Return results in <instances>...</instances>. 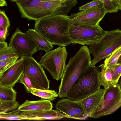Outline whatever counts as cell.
Returning a JSON list of instances; mask_svg holds the SVG:
<instances>
[{
  "instance_id": "obj_1",
  "label": "cell",
  "mask_w": 121,
  "mask_h": 121,
  "mask_svg": "<svg viewBox=\"0 0 121 121\" xmlns=\"http://www.w3.org/2000/svg\"><path fill=\"white\" fill-rule=\"evenodd\" d=\"M35 21L34 29L52 45L63 47L72 43L69 33L71 22L67 15L52 16Z\"/></svg>"
},
{
  "instance_id": "obj_2",
  "label": "cell",
  "mask_w": 121,
  "mask_h": 121,
  "mask_svg": "<svg viewBox=\"0 0 121 121\" xmlns=\"http://www.w3.org/2000/svg\"><path fill=\"white\" fill-rule=\"evenodd\" d=\"M91 65L90 53L86 46L80 48L71 58L61 78L58 95L59 98L66 97L69 91L78 77Z\"/></svg>"
},
{
  "instance_id": "obj_3",
  "label": "cell",
  "mask_w": 121,
  "mask_h": 121,
  "mask_svg": "<svg viewBox=\"0 0 121 121\" xmlns=\"http://www.w3.org/2000/svg\"><path fill=\"white\" fill-rule=\"evenodd\" d=\"M99 69L92 64L78 77L67 95V98L79 101L95 93L100 89L98 78Z\"/></svg>"
},
{
  "instance_id": "obj_4",
  "label": "cell",
  "mask_w": 121,
  "mask_h": 121,
  "mask_svg": "<svg viewBox=\"0 0 121 121\" xmlns=\"http://www.w3.org/2000/svg\"><path fill=\"white\" fill-rule=\"evenodd\" d=\"M121 47V31L119 29L106 31L97 42L89 45V51L94 56L91 60L93 66L106 58L113 52Z\"/></svg>"
},
{
  "instance_id": "obj_5",
  "label": "cell",
  "mask_w": 121,
  "mask_h": 121,
  "mask_svg": "<svg viewBox=\"0 0 121 121\" xmlns=\"http://www.w3.org/2000/svg\"><path fill=\"white\" fill-rule=\"evenodd\" d=\"M77 3V0L41 1L26 18L35 21L52 16H66Z\"/></svg>"
},
{
  "instance_id": "obj_6",
  "label": "cell",
  "mask_w": 121,
  "mask_h": 121,
  "mask_svg": "<svg viewBox=\"0 0 121 121\" xmlns=\"http://www.w3.org/2000/svg\"><path fill=\"white\" fill-rule=\"evenodd\" d=\"M68 54L65 47H59L46 52L41 57L39 63L50 73L53 79L58 81L65 68Z\"/></svg>"
},
{
  "instance_id": "obj_7",
  "label": "cell",
  "mask_w": 121,
  "mask_h": 121,
  "mask_svg": "<svg viewBox=\"0 0 121 121\" xmlns=\"http://www.w3.org/2000/svg\"><path fill=\"white\" fill-rule=\"evenodd\" d=\"M106 31L99 26H74L71 24L69 28L72 43L89 45L98 41Z\"/></svg>"
},
{
  "instance_id": "obj_8",
  "label": "cell",
  "mask_w": 121,
  "mask_h": 121,
  "mask_svg": "<svg viewBox=\"0 0 121 121\" xmlns=\"http://www.w3.org/2000/svg\"><path fill=\"white\" fill-rule=\"evenodd\" d=\"M121 106V84L117 83L106 89L102 102L96 109L92 118L96 119L111 114Z\"/></svg>"
},
{
  "instance_id": "obj_9",
  "label": "cell",
  "mask_w": 121,
  "mask_h": 121,
  "mask_svg": "<svg viewBox=\"0 0 121 121\" xmlns=\"http://www.w3.org/2000/svg\"><path fill=\"white\" fill-rule=\"evenodd\" d=\"M21 57L23 59L22 74L28 76L33 83L41 89H49L50 81L42 66L32 56Z\"/></svg>"
},
{
  "instance_id": "obj_10",
  "label": "cell",
  "mask_w": 121,
  "mask_h": 121,
  "mask_svg": "<svg viewBox=\"0 0 121 121\" xmlns=\"http://www.w3.org/2000/svg\"><path fill=\"white\" fill-rule=\"evenodd\" d=\"M107 12L103 4L72 14L68 17L74 26H99Z\"/></svg>"
},
{
  "instance_id": "obj_11",
  "label": "cell",
  "mask_w": 121,
  "mask_h": 121,
  "mask_svg": "<svg viewBox=\"0 0 121 121\" xmlns=\"http://www.w3.org/2000/svg\"><path fill=\"white\" fill-rule=\"evenodd\" d=\"M9 46L15 52L19 57L32 56L38 50L37 46L26 33L16 28L10 40Z\"/></svg>"
},
{
  "instance_id": "obj_12",
  "label": "cell",
  "mask_w": 121,
  "mask_h": 121,
  "mask_svg": "<svg viewBox=\"0 0 121 121\" xmlns=\"http://www.w3.org/2000/svg\"><path fill=\"white\" fill-rule=\"evenodd\" d=\"M56 109L66 114L69 118L84 120L88 117L77 101L67 98L61 99L56 103Z\"/></svg>"
},
{
  "instance_id": "obj_13",
  "label": "cell",
  "mask_w": 121,
  "mask_h": 121,
  "mask_svg": "<svg viewBox=\"0 0 121 121\" xmlns=\"http://www.w3.org/2000/svg\"><path fill=\"white\" fill-rule=\"evenodd\" d=\"M21 58L7 68L0 79V84L13 88L19 82L23 71V58Z\"/></svg>"
},
{
  "instance_id": "obj_14",
  "label": "cell",
  "mask_w": 121,
  "mask_h": 121,
  "mask_svg": "<svg viewBox=\"0 0 121 121\" xmlns=\"http://www.w3.org/2000/svg\"><path fill=\"white\" fill-rule=\"evenodd\" d=\"M106 90L100 88L95 93L78 102L88 117H92L96 109L102 102Z\"/></svg>"
},
{
  "instance_id": "obj_15",
  "label": "cell",
  "mask_w": 121,
  "mask_h": 121,
  "mask_svg": "<svg viewBox=\"0 0 121 121\" xmlns=\"http://www.w3.org/2000/svg\"><path fill=\"white\" fill-rule=\"evenodd\" d=\"M53 107L50 101L40 99L32 101L26 100L19 105L17 109L23 112H36L50 110Z\"/></svg>"
},
{
  "instance_id": "obj_16",
  "label": "cell",
  "mask_w": 121,
  "mask_h": 121,
  "mask_svg": "<svg viewBox=\"0 0 121 121\" xmlns=\"http://www.w3.org/2000/svg\"><path fill=\"white\" fill-rule=\"evenodd\" d=\"M23 112L28 115L40 118L42 120H57L64 118H69L66 115L57 110L52 109L43 111Z\"/></svg>"
},
{
  "instance_id": "obj_17",
  "label": "cell",
  "mask_w": 121,
  "mask_h": 121,
  "mask_svg": "<svg viewBox=\"0 0 121 121\" xmlns=\"http://www.w3.org/2000/svg\"><path fill=\"white\" fill-rule=\"evenodd\" d=\"M26 33L37 45L39 50H43L46 52L53 48L52 45L35 30L29 29Z\"/></svg>"
},
{
  "instance_id": "obj_18",
  "label": "cell",
  "mask_w": 121,
  "mask_h": 121,
  "mask_svg": "<svg viewBox=\"0 0 121 121\" xmlns=\"http://www.w3.org/2000/svg\"><path fill=\"white\" fill-rule=\"evenodd\" d=\"M42 0H19L15 2L22 17L26 18Z\"/></svg>"
},
{
  "instance_id": "obj_19",
  "label": "cell",
  "mask_w": 121,
  "mask_h": 121,
  "mask_svg": "<svg viewBox=\"0 0 121 121\" xmlns=\"http://www.w3.org/2000/svg\"><path fill=\"white\" fill-rule=\"evenodd\" d=\"M0 120H42L40 118L28 115L17 109L0 114Z\"/></svg>"
},
{
  "instance_id": "obj_20",
  "label": "cell",
  "mask_w": 121,
  "mask_h": 121,
  "mask_svg": "<svg viewBox=\"0 0 121 121\" xmlns=\"http://www.w3.org/2000/svg\"><path fill=\"white\" fill-rule=\"evenodd\" d=\"M100 66L101 67V71L99 73L98 78L100 85L107 89L117 84L112 79L110 69L104 67L103 64Z\"/></svg>"
},
{
  "instance_id": "obj_21",
  "label": "cell",
  "mask_w": 121,
  "mask_h": 121,
  "mask_svg": "<svg viewBox=\"0 0 121 121\" xmlns=\"http://www.w3.org/2000/svg\"><path fill=\"white\" fill-rule=\"evenodd\" d=\"M30 93L42 99H47L50 101H54L58 95L54 90L39 89L31 88Z\"/></svg>"
},
{
  "instance_id": "obj_22",
  "label": "cell",
  "mask_w": 121,
  "mask_h": 121,
  "mask_svg": "<svg viewBox=\"0 0 121 121\" xmlns=\"http://www.w3.org/2000/svg\"><path fill=\"white\" fill-rule=\"evenodd\" d=\"M121 47L113 52L106 58L103 64L104 67L110 68L118 63H121Z\"/></svg>"
},
{
  "instance_id": "obj_23",
  "label": "cell",
  "mask_w": 121,
  "mask_h": 121,
  "mask_svg": "<svg viewBox=\"0 0 121 121\" xmlns=\"http://www.w3.org/2000/svg\"><path fill=\"white\" fill-rule=\"evenodd\" d=\"M17 92L13 88L0 84V99L7 100H16Z\"/></svg>"
},
{
  "instance_id": "obj_24",
  "label": "cell",
  "mask_w": 121,
  "mask_h": 121,
  "mask_svg": "<svg viewBox=\"0 0 121 121\" xmlns=\"http://www.w3.org/2000/svg\"><path fill=\"white\" fill-rule=\"evenodd\" d=\"M101 1L107 13H115L121 10L118 0H99Z\"/></svg>"
},
{
  "instance_id": "obj_25",
  "label": "cell",
  "mask_w": 121,
  "mask_h": 121,
  "mask_svg": "<svg viewBox=\"0 0 121 121\" xmlns=\"http://www.w3.org/2000/svg\"><path fill=\"white\" fill-rule=\"evenodd\" d=\"M19 103L16 101L3 100L0 105V114L16 109L19 106Z\"/></svg>"
},
{
  "instance_id": "obj_26",
  "label": "cell",
  "mask_w": 121,
  "mask_h": 121,
  "mask_svg": "<svg viewBox=\"0 0 121 121\" xmlns=\"http://www.w3.org/2000/svg\"><path fill=\"white\" fill-rule=\"evenodd\" d=\"M23 84L27 93H30L31 88L41 89L39 87L34 84L30 78L27 76L23 74L21 75L19 82Z\"/></svg>"
},
{
  "instance_id": "obj_27",
  "label": "cell",
  "mask_w": 121,
  "mask_h": 121,
  "mask_svg": "<svg viewBox=\"0 0 121 121\" xmlns=\"http://www.w3.org/2000/svg\"><path fill=\"white\" fill-rule=\"evenodd\" d=\"M109 68L113 80L116 84L118 83L121 74V63H117Z\"/></svg>"
},
{
  "instance_id": "obj_28",
  "label": "cell",
  "mask_w": 121,
  "mask_h": 121,
  "mask_svg": "<svg viewBox=\"0 0 121 121\" xmlns=\"http://www.w3.org/2000/svg\"><path fill=\"white\" fill-rule=\"evenodd\" d=\"M16 56H17L15 51L9 46L0 50V61Z\"/></svg>"
},
{
  "instance_id": "obj_29",
  "label": "cell",
  "mask_w": 121,
  "mask_h": 121,
  "mask_svg": "<svg viewBox=\"0 0 121 121\" xmlns=\"http://www.w3.org/2000/svg\"><path fill=\"white\" fill-rule=\"evenodd\" d=\"M19 57L16 56L8 58L0 61V71H5L14 63Z\"/></svg>"
},
{
  "instance_id": "obj_30",
  "label": "cell",
  "mask_w": 121,
  "mask_h": 121,
  "mask_svg": "<svg viewBox=\"0 0 121 121\" xmlns=\"http://www.w3.org/2000/svg\"><path fill=\"white\" fill-rule=\"evenodd\" d=\"M10 25L9 18L5 12L4 10H0V27H6L8 28Z\"/></svg>"
},
{
  "instance_id": "obj_31",
  "label": "cell",
  "mask_w": 121,
  "mask_h": 121,
  "mask_svg": "<svg viewBox=\"0 0 121 121\" xmlns=\"http://www.w3.org/2000/svg\"><path fill=\"white\" fill-rule=\"evenodd\" d=\"M102 4L103 2L99 0H94L81 6L79 7V10L80 11L84 10Z\"/></svg>"
},
{
  "instance_id": "obj_32",
  "label": "cell",
  "mask_w": 121,
  "mask_h": 121,
  "mask_svg": "<svg viewBox=\"0 0 121 121\" xmlns=\"http://www.w3.org/2000/svg\"><path fill=\"white\" fill-rule=\"evenodd\" d=\"M8 28L6 27H0V42H5Z\"/></svg>"
},
{
  "instance_id": "obj_33",
  "label": "cell",
  "mask_w": 121,
  "mask_h": 121,
  "mask_svg": "<svg viewBox=\"0 0 121 121\" xmlns=\"http://www.w3.org/2000/svg\"><path fill=\"white\" fill-rule=\"evenodd\" d=\"M7 46V44L6 42H0V50L5 48Z\"/></svg>"
},
{
  "instance_id": "obj_34",
  "label": "cell",
  "mask_w": 121,
  "mask_h": 121,
  "mask_svg": "<svg viewBox=\"0 0 121 121\" xmlns=\"http://www.w3.org/2000/svg\"><path fill=\"white\" fill-rule=\"evenodd\" d=\"M7 6V4L5 0H0V7Z\"/></svg>"
},
{
  "instance_id": "obj_35",
  "label": "cell",
  "mask_w": 121,
  "mask_h": 121,
  "mask_svg": "<svg viewBox=\"0 0 121 121\" xmlns=\"http://www.w3.org/2000/svg\"><path fill=\"white\" fill-rule=\"evenodd\" d=\"M5 71L2 72L0 71V79L2 77V76L4 74V72Z\"/></svg>"
},
{
  "instance_id": "obj_36",
  "label": "cell",
  "mask_w": 121,
  "mask_h": 121,
  "mask_svg": "<svg viewBox=\"0 0 121 121\" xmlns=\"http://www.w3.org/2000/svg\"><path fill=\"white\" fill-rule=\"evenodd\" d=\"M59 0H42L41 1L45 2V1H56Z\"/></svg>"
},
{
  "instance_id": "obj_37",
  "label": "cell",
  "mask_w": 121,
  "mask_h": 121,
  "mask_svg": "<svg viewBox=\"0 0 121 121\" xmlns=\"http://www.w3.org/2000/svg\"><path fill=\"white\" fill-rule=\"evenodd\" d=\"M118 0V2L119 3V4L121 6V0Z\"/></svg>"
},
{
  "instance_id": "obj_38",
  "label": "cell",
  "mask_w": 121,
  "mask_h": 121,
  "mask_svg": "<svg viewBox=\"0 0 121 121\" xmlns=\"http://www.w3.org/2000/svg\"><path fill=\"white\" fill-rule=\"evenodd\" d=\"M10 1H11L12 2H16V1L19 0H9Z\"/></svg>"
},
{
  "instance_id": "obj_39",
  "label": "cell",
  "mask_w": 121,
  "mask_h": 121,
  "mask_svg": "<svg viewBox=\"0 0 121 121\" xmlns=\"http://www.w3.org/2000/svg\"><path fill=\"white\" fill-rule=\"evenodd\" d=\"M3 100V99H0V105L1 104Z\"/></svg>"
},
{
  "instance_id": "obj_40",
  "label": "cell",
  "mask_w": 121,
  "mask_h": 121,
  "mask_svg": "<svg viewBox=\"0 0 121 121\" xmlns=\"http://www.w3.org/2000/svg\"><path fill=\"white\" fill-rule=\"evenodd\" d=\"M62 0V1H64V0Z\"/></svg>"
}]
</instances>
